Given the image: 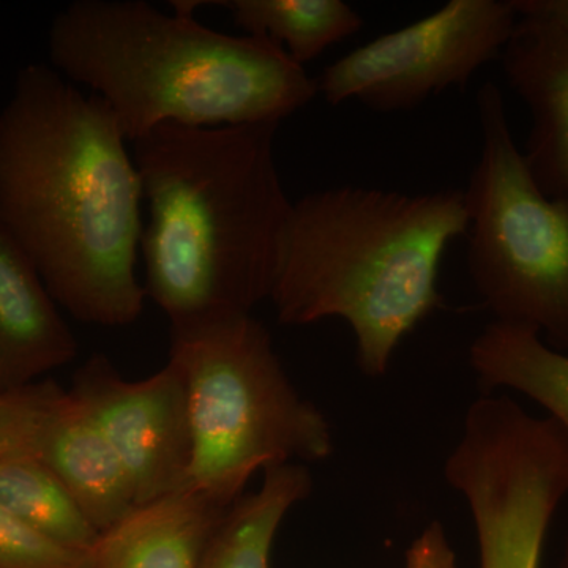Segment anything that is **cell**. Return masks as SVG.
<instances>
[{
  "label": "cell",
  "instance_id": "obj_12",
  "mask_svg": "<svg viewBox=\"0 0 568 568\" xmlns=\"http://www.w3.org/2000/svg\"><path fill=\"white\" fill-rule=\"evenodd\" d=\"M230 507L193 488L138 506L100 536L92 568H200Z\"/></svg>",
  "mask_w": 568,
  "mask_h": 568
},
{
  "label": "cell",
  "instance_id": "obj_7",
  "mask_svg": "<svg viewBox=\"0 0 568 568\" xmlns=\"http://www.w3.org/2000/svg\"><path fill=\"white\" fill-rule=\"evenodd\" d=\"M444 473L473 514L480 568H540L568 496V433L558 422L504 396L478 398Z\"/></svg>",
  "mask_w": 568,
  "mask_h": 568
},
{
  "label": "cell",
  "instance_id": "obj_22",
  "mask_svg": "<svg viewBox=\"0 0 568 568\" xmlns=\"http://www.w3.org/2000/svg\"><path fill=\"white\" fill-rule=\"evenodd\" d=\"M559 568H568V538L566 548H564L562 559H560Z\"/></svg>",
  "mask_w": 568,
  "mask_h": 568
},
{
  "label": "cell",
  "instance_id": "obj_4",
  "mask_svg": "<svg viewBox=\"0 0 568 568\" xmlns=\"http://www.w3.org/2000/svg\"><path fill=\"white\" fill-rule=\"evenodd\" d=\"M465 192L409 194L343 185L295 201L271 301L284 325L342 317L357 361L386 375L399 343L444 305L437 275L467 234Z\"/></svg>",
  "mask_w": 568,
  "mask_h": 568
},
{
  "label": "cell",
  "instance_id": "obj_14",
  "mask_svg": "<svg viewBox=\"0 0 568 568\" xmlns=\"http://www.w3.org/2000/svg\"><path fill=\"white\" fill-rule=\"evenodd\" d=\"M469 362L485 390L529 396L568 433V355L545 345L536 328L495 321L474 339Z\"/></svg>",
  "mask_w": 568,
  "mask_h": 568
},
{
  "label": "cell",
  "instance_id": "obj_16",
  "mask_svg": "<svg viewBox=\"0 0 568 568\" xmlns=\"http://www.w3.org/2000/svg\"><path fill=\"white\" fill-rule=\"evenodd\" d=\"M230 11L245 36L282 47L298 65L364 28V18L343 0H230L213 2Z\"/></svg>",
  "mask_w": 568,
  "mask_h": 568
},
{
  "label": "cell",
  "instance_id": "obj_11",
  "mask_svg": "<svg viewBox=\"0 0 568 568\" xmlns=\"http://www.w3.org/2000/svg\"><path fill=\"white\" fill-rule=\"evenodd\" d=\"M78 342L29 254L0 223V390L70 364Z\"/></svg>",
  "mask_w": 568,
  "mask_h": 568
},
{
  "label": "cell",
  "instance_id": "obj_1",
  "mask_svg": "<svg viewBox=\"0 0 568 568\" xmlns=\"http://www.w3.org/2000/svg\"><path fill=\"white\" fill-rule=\"evenodd\" d=\"M125 141L104 100L43 63L18 71L0 111V223L54 301L104 327L133 324L148 295L136 278L144 194Z\"/></svg>",
  "mask_w": 568,
  "mask_h": 568
},
{
  "label": "cell",
  "instance_id": "obj_20",
  "mask_svg": "<svg viewBox=\"0 0 568 568\" xmlns=\"http://www.w3.org/2000/svg\"><path fill=\"white\" fill-rule=\"evenodd\" d=\"M405 568H459L446 529L439 521L429 523L406 552Z\"/></svg>",
  "mask_w": 568,
  "mask_h": 568
},
{
  "label": "cell",
  "instance_id": "obj_21",
  "mask_svg": "<svg viewBox=\"0 0 568 568\" xmlns=\"http://www.w3.org/2000/svg\"><path fill=\"white\" fill-rule=\"evenodd\" d=\"M519 18L551 26L568 36V0H511Z\"/></svg>",
  "mask_w": 568,
  "mask_h": 568
},
{
  "label": "cell",
  "instance_id": "obj_13",
  "mask_svg": "<svg viewBox=\"0 0 568 568\" xmlns=\"http://www.w3.org/2000/svg\"><path fill=\"white\" fill-rule=\"evenodd\" d=\"M100 534L138 507L132 478L85 407L69 392L61 416L40 450Z\"/></svg>",
  "mask_w": 568,
  "mask_h": 568
},
{
  "label": "cell",
  "instance_id": "obj_2",
  "mask_svg": "<svg viewBox=\"0 0 568 568\" xmlns=\"http://www.w3.org/2000/svg\"><path fill=\"white\" fill-rule=\"evenodd\" d=\"M280 123H163L133 141L149 201L144 290L171 331L271 298L294 207L276 168Z\"/></svg>",
  "mask_w": 568,
  "mask_h": 568
},
{
  "label": "cell",
  "instance_id": "obj_17",
  "mask_svg": "<svg viewBox=\"0 0 568 568\" xmlns=\"http://www.w3.org/2000/svg\"><path fill=\"white\" fill-rule=\"evenodd\" d=\"M0 506L43 536L78 551H92L102 536L40 455L0 462Z\"/></svg>",
  "mask_w": 568,
  "mask_h": 568
},
{
  "label": "cell",
  "instance_id": "obj_5",
  "mask_svg": "<svg viewBox=\"0 0 568 568\" xmlns=\"http://www.w3.org/2000/svg\"><path fill=\"white\" fill-rule=\"evenodd\" d=\"M171 355L185 369L192 410L183 488L233 506L256 470L334 454L331 424L295 390L271 334L252 315L171 331Z\"/></svg>",
  "mask_w": 568,
  "mask_h": 568
},
{
  "label": "cell",
  "instance_id": "obj_18",
  "mask_svg": "<svg viewBox=\"0 0 568 568\" xmlns=\"http://www.w3.org/2000/svg\"><path fill=\"white\" fill-rule=\"evenodd\" d=\"M69 390L54 381H37L0 390V462L17 455H40Z\"/></svg>",
  "mask_w": 568,
  "mask_h": 568
},
{
  "label": "cell",
  "instance_id": "obj_3",
  "mask_svg": "<svg viewBox=\"0 0 568 568\" xmlns=\"http://www.w3.org/2000/svg\"><path fill=\"white\" fill-rule=\"evenodd\" d=\"M163 13L144 0H77L52 21V69L106 102L126 141L163 123L282 122L320 95L282 47L230 36L194 18L203 2Z\"/></svg>",
  "mask_w": 568,
  "mask_h": 568
},
{
  "label": "cell",
  "instance_id": "obj_6",
  "mask_svg": "<svg viewBox=\"0 0 568 568\" xmlns=\"http://www.w3.org/2000/svg\"><path fill=\"white\" fill-rule=\"evenodd\" d=\"M480 156L465 192L467 268L496 321L568 355V209L545 196L515 144L503 92H477Z\"/></svg>",
  "mask_w": 568,
  "mask_h": 568
},
{
  "label": "cell",
  "instance_id": "obj_10",
  "mask_svg": "<svg viewBox=\"0 0 568 568\" xmlns=\"http://www.w3.org/2000/svg\"><path fill=\"white\" fill-rule=\"evenodd\" d=\"M503 69L532 119L525 162L538 189L568 209V36L519 18Z\"/></svg>",
  "mask_w": 568,
  "mask_h": 568
},
{
  "label": "cell",
  "instance_id": "obj_8",
  "mask_svg": "<svg viewBox=\"0 0 568 568\" xmlns=\"http://www.w3.org/2000/svg\"><path fill=\"white\" fill-rule=\"evenodd\" d=\"M511 0H450L435 13L384 33L328 65L317 80L332 106L410 111L503 55L517 28Z\"/></svg>",
  "mask_w": 568,
  "mask_h": 568
},
{
  "label": "cell",
  "instance_id": "obj_15",
  "mask_svg": "<svg viewBox=\"0 0 568 568\" xmlns=\"http://www.w3.org/2000/svg\"><path fill=\"white\" fill-rule=\"evenodd\" d=\"M257 491L239 497L205 548L200 568H271L276 534L291 508L312 493L304 465L268 467Z\"/></svg>",
  "mask_w": 568,
  "mask_h": 568
},
{
  "label": "cell",
  "instance_id": "obj_19",
  "mask_svg": "<svg viewBox=\"0 0 568 568\" xmlns=\"http://www.w3.org/2000/svg\"><path fill=\"white\" fill-rule=\"evenodd\" d=\"M0 568H92V555L51 540L0 506Z\"/></svg>",
  "mask_w": 568,
  "mask_h": 568
},
{
  "label": "cell",
  "instance_id": "obj_9",
  "mask_svg": "<svg viewBox=\"0 0 568 568\" xmlns=\"http://www.w3.org/2000/svg\"><path fill=\"white\" fill-rule=\"evenodd\" d=\"M70 394L85 407L121 457L138 506L185 485L193 462L189 383L178 357L148 379H122L95 354L78 369Z\"/></svg>",
  "mask_w": 568,
  "mask_h": 568
}]
</instances>
